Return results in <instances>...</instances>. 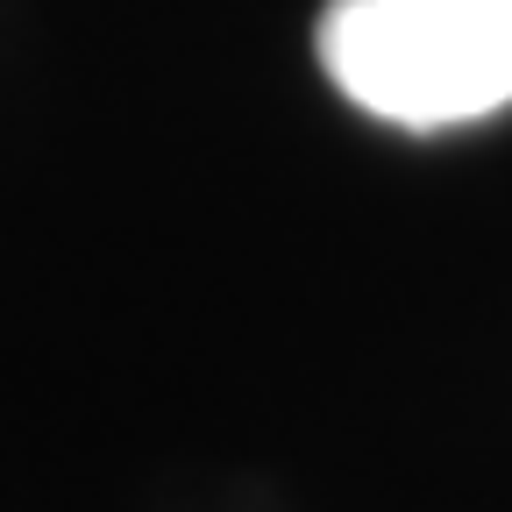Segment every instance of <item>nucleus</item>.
<instances>
[{"mask_svg":"<svg viewBox=\"0 0 512 512\" xmlns=\"http://www.w3.org/2000/svg\"><path fill=\"white\" fill-rule=\"evenodd\" d=\"M313 50L342 100L413 136L512 107V0H328Z\"/></svg>","mask_w":512,"mask_h":512,"instance_id":"f257e3e1","label":"nucleus"}]
</instances>
